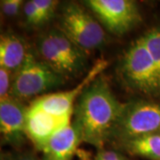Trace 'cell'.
<instances>
[{
	"instance_id": "cell-1",
	"label": "cell",
	"mask_w": 160,
	"mask_h": 160,
	"mask_svg": "<svg viewBox=\"0 0 160 160\" xmlns=\"http://www.w3.org/2000/svg\"><path fill=\"white\" fill-rule=\"evenodd\" d=\"M124 103L118 101L107 79L100 75L78 99L73 126L82 142L98 149L111 139Z\"/></svg>"
},
{
	"instance_id": "cell-2",
	"label": "cell",
	"mask_w": 160,
	"mask_h": 160,
	"mask_svg": "<svg viewBox=\"0 0 160 160\" xmlns=\"http://www.w3.org/2000/svg\"><path fill=\"white\" fill-rule=\"evenodd\" d=\"M118 71L128 89L160 99V75L142 35L131 42L123 52Z\"/></svg>"
},
{
	"instance_id": "cell-3",
	"label": "cell",
	"mask_w": 160,
	"mask_h": 160,
	"mask_svg": "<svg viewBox=\"0 0 160 160\" xmlns=\"http://www.w3.org/2000/svg\"><path fill=\"white\" fill-rule=\"evenodd\" d=\"M160 132V102L137 99L124 103L110 141L118 144Z\"/></svg>"
},
{
	"instance_id": "cell-4",
	"label": "cell",
	"mask_w": 160,
	"mask_h": 160,
	"mask_svg": "<svg viewBox=\"0 0 160 160\" xmlns=\"http://www.w3.org/2000/svg\"><path fill=\"white\" fill-rule=\"evenodd\" d=\"M66 80L31 50L24 64L13 76L10 96L23 102L62 86Z\"/></svg>"
},
{
	"instance_id": "cell-5",
	"label": "cell",
	"mask_w": 160,
	"mask_h": 160,
	"mask_svg": "<svg viewBox=\"0 0 160 160\" xmlns=\"http://www.w3.org/2000/svg\"><path fill=\"white\" fill-rule=\"evenodd\" d=\"M57 29L86 52L101 48L106 42L101 23L77 3L63 6Z\"/></svg>"
},
{
	"instance_id": "cell-6",
	"label": "cell",
	"mask_w": 160,
	"mask_h": 160,
	"mask_svg": "<svg viewBox=\"0 0 160 160\" xmlns=\"http://www.w3.org/2000/svg\"><path fill=\"white\" fill-rule=\"evenodd\" d=\"M84 3L98 22L116 36L126 34L142 22L139 6L132 0H86Z\"/></svg>"
},
{
	"instance_id": "cell-7",
	"label": "cell",
	"mask_w": 160,
	"mask_h": 160,
	"mask_svg": "<svg viewBox=\"0 0 160 160\" xmlns=\"http://www.w3.org/2000/svg\"><path fill=\"white\" fill-rule=\"evenodd\" d=\"M108 62L104 59L98 60L76 87L69 91L58 92L42 95L34 99L29 105L54 116L72 117L76 105L75 103L77 102L78 99L86 87L102 73L103 70L108 67Z\"/></svg>"
},
{
	"instance_id": "cell-8",
	"label": "cell",
	"mask_w": 160,
	"mask_h": 160,
	"mask_svg": "<svg viewBox=\"0 0 160 160\" xmlns=\"http://www.w3.org/2000/svg\"><path fill=\"white\" fill-rule=\"evenodd\" d=\"M29 106L8 97L0 99V132L2 143L20 148L27 139L26 118Z\"/></svg>"
},
{
	"instance_id": "cell-9",
	"label": "cell",
	"mask_w": 160,
	"mask_h": 160,
	"mask_svg": "<svg viewBox=\"0 0 160 160\" xmlns=\"http://www.w3.org/2000/svg\"><path fill=\"white\" fill-rule=\"evenodd\" d=\"M70 121V116H54L29 105L26 118L27 137L35 148L41 151L57 132L71 125Z\"/></svg>"
},
{
	"instance_id": "cell-10",
	"label": "cell",
	"mask_w": 160,
	"mask_h": 160,
	"mask_svg": "<svg viewBox=\"0 0 160 160\" xmlns=\"http://www.w3.org/2000/svg\"><path fill=\"white\" fill-rule=\"evenodd\" d=\"M80 142L79 134L73 125L57 132L42 149V160H72Z\"/></svg>"
},
{
	"instance_id": "cell-11",
	"label": "cell",
	"mask_w": 160,
	"mask_h": 160,
	"mask_svg": "<svg viewBox=\"0 0 160 160\" xmlns=\"http://www.w3.org/2000/svg\"><path fill=\"white\" fill-rule=\"evenodd\" d=\"M31 51L22 37L6 32L0 38V67L15 74L22 66Z\"/></svg>"
},
{
	"instance_id": "cell-12",
	"label": "cell",
	"mask_w": 160,
	"mask_h": 160,
	"mask_svg": "<svg viewBox=\"0 0 160 160\" xmlns=\"http://www.w3.org/2000/svg\"><path fill=\"white\" fill-rule=\"evenodd\" d=\"M59 54L68 64L72 78L83 72L87 63V52L82 50L57 28L46 32Z\"/></svg>"
},
{
	"instance_id": "cell-13",
	"label": "cell",
	"mask_w": 160,
	"mask_h": 160,
	"mask_svg": "<svg viewBox=\"0 0 160 160\" xmlns=\"http://www.w3.org/2000/svg\"><path fill=\"white\" fill-rule=\"evenodd\" d=\"M118 146L132 156L149 160H160V132L126 141Z\"/></svg>"
},
{
	"instance_id": "cell-14",
	"label": "cell",
	"mask_w": 160,
	"mask_h": 160,
	"mask_svg": "<svg viewBox=\"0 0 160 160\" xmlns=\"http://www.w3.org/2000/svg\"><path fill=\"white\" fill-rule=\"evenodd\" d=\"M142 37L160 75V24L145 31Z\"/></svg>"
},
{
	"instance_id": "cell-15",
	"label": "cell",
	"mask_w": 160,
	"mask_h": 160,
	"mask_svg": "<svg viewBox=\"0 0 160 160\" xmlns=\"http://www.w3.org/2000/svg\"><path fill=\"white\" fill-rule=\"evenodd\" d=\"M38 14V26L48 22L57 9L60 2L57 0H33Z\"/></svg>"
},
{
	"instance_id": "cell-16",
	"label": "cell",
	"mask_w": 160,
	"mask_h": 160,
	"mask_svg": "<svg viewBox=\"0 0 160 160\" xmlns=\"http://www.w3.org/2000/svg\"><path fill=\"white\" fill-rule=\"evenodd\" d=\"M12 74L10 70L0 67V99L10 96V92L12 89Z\"/></svg>"
},
{
	"instance_id": "cell-17",
	"label": "cell",
	"mask_w": 160,
	"mask_h": 160,
	"mask_svg": "<svg viewBox=\"0 0 160 160\" xmlns=\"http://www.w3.org/2000/svg\"><path fill=\"white\" fill-rule=\"evenodd\" d=\"M24 20L29 26H38V14L33 0L27 1L23 5Z\"/></svg>"
},
{
	"instance_id": "cell-18",
	"label": "cell",
	"mask_w": 160,
	"mask_h": 160,
	"mask_svg": "<svg viewBox=\"0 0 160 160\" xmlns=\"http://www.w3.org/2000/svg\"><path fill=\"white\" fill-rule=\"evenodd\" d=\"M1 11L7 17H13L17 15L21 10V7L24 5L22 0H2Z\"/></svg>"
},
{
	"instance_id": "cell-19",
	"label": "cell",
	"mask_w": 160,
	"mask_h": 160,
	"mask_svg": "<svg viewBox=\"0 0 160 160\" xmlns=\"http://www.w3.org/2000/svg\"><path fill=\"white\" fill-rule=\"evenodd\" d=\"M0 160H42L29 151H14L1 153Z\"/></svg>"
},
{
	"instance_id": "cell-20",
	"label": "cell",
	"mask_w": 160,
	"mask_h": 160,
	"mask_svg": "<svg viewBox=\"0 0 160 160\" xmlns=\"http://www.w3.org/2000/svg\"><path fill=\"white\" fill-rule=\"evenodd\" d=\"M94 160H129L119 152L112 149H99Z\"/></svg>"
}]
</instances>
